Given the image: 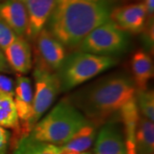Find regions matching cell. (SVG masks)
Listing matches in <instances>:
<instances>
[{
	"label": "cell",
	"instance_id": "11",
	"mask_svg": "<svg viewBox=\"0 0 154 154\" xmlns=\"http://www.w3.org/2000/svg\"><path fill=\"white\" fill-rule=\"evenodd\" d=\"M0 18L17 37H26L28 28V16L25 4L17 0L0 1Z\"/></svg>",
	"mask_w": 154,
	"mask_h": 154
},
{
	"label": "cell",
	"instance_id": "2",
	"mask_svg": "<svg viewBox=\"0 0 154 154\" xmlns=\"http://www.w3.org/2000/svg\"><path fill=\"white\" fill-rule=\"evenodd\" d=\"M135 93L133 79L124 74H115L99 79L68 98L88 120L96 125L119 111L134 98Z\"/></svg>",
	"mask_w": 154,
	"mask_h": 154
},
{
	"label": "cell",
	"instance_id": "20",
	"mask_svg": "<svg viewBox=\"0 0 154 154\" xmlns=\"http://www.w3.org/2000/svg\"><path fill=\"white\" fill-rule=\"evenodd\" d=\"M140 114L150 121H154V94L152 90H136L134 95Z\"/></svg>",
	"mask_w": 154,
	"mask_h": 154
},
{
	"label": "cell",
	"instance_id": "3",
	"mask_svg": "<svg viewBox=\"0 0 154 154\" xmlns=\"http://www.w3.org/2000/svg\"><path fill=\"white\" fill-rule=\"evenodd\" d=\"M88 122L69 98H64L34 125L29 135L39 141L61 146Z\"/></svg>",
	"mask_w": 154,
	"mask_h": 154
},
{
	"label": "cell",
	"instance_id": "8",
	"mask_svg": "<svg viewBox=\"0 0 154 154\" xmlns=\"http://www.w3.org/2000/svg\"><path fill=\"white\" fill-rule=\"evenodd\" d=\"M14 96L20 122L21 138L25 137L32 131L31 121L33 113V90L29 78L22 75H17Z\"/></svg>",
	"mask_w": 154,
	"mask_h": 154
},
{
	"label": "cell",
	"instance_id": "26",
	"mask_svg": "<svg viewBox=\"0 0 154 154\" xmlns=\"http://www.w3.org/2000/svg\"><path fill=\"white\" fill-rule=\"evenodd\" d=\"M144 5L146 7L147 17H153L154 0H145Z\"/></svg>",
	"mask_w": 154,
	"mask_h": 154
},
{
	"label": "cell",
	"instance_id": "28",
	"mask_svg": "<svg viewBox=\"0 0 154 154\" xmlns=\"http://www.w3.org/2000/svg\"><path fill=\"white\" fill-rule=\"evenodd\" d=\"M17 1H20V2H22L23 4H25V0H17Z\"/></svg>",
	"mask_w": 154,
	"mask_h": 154
},
{
	"label": "cell",
	"instance_id": "13",
	"mask_svg": "<svg viewBox=\"0 0 154 154\" xmlns=\"http://www.w3.org/2000/svg\"><path fill=\"white\" fill-rule=\"evenodd\" d=\"M94 151L95 154H127L125 140L115 123L108 122L101 128Z\"/></svg>",
	"mask_w": 154,
	"mask_h": 154
},
{
	"label": "cell",
	"instance_id": "18",
	"mask_svg": "<svg viewBox=\"0 0 154 154\" xmlns=\"http://www.w3.org/2000/svg\"><path fill=\"white\" fill-rule=\"evenodd\" d=\"M59 146L37 140L29 134L21 138L12 152V154H58Z\"/></svg>",
	"mask_w": 154,
	"mask_h": 154
},
{
	"label": "cell",
	"instance_id": "24",
	"mask_svg": "<svg viewBox=\"0 0 154 154\" xmlns=\"http://www.w3.org/2000/svg\"><path fill=\"white\" fill-rule=\"evenodd\" d=\"M0 90L14 96L15 83L13 82V80L5 75L0 74Z\"/></svg>",
	"mask_w": 154,
	"mask_h": 154
},
{
	"label": "cell",
	"instance_id": "15",
	"mask_svg": "<svg viewBox=\"0 0 154 154\" xmlns=\"http://www.w3.org/2000/svg\"><path fill=\"white\" fill-rule=\"evenodd\" d=\"M122 120L125 128V144L127 154H136L135 152V134L137 130L140 112L135 99L133 98L123 105L119 110Z\"/></svg>",
	"mask_w": 154,
	"mask_h": 154
},
{
	"label": "cell",
	"instance_id": "9",
	"mask_svg": "<svg viewBox=\"0 0 154 154\" xmlns=\"http://www.w3.org/2000/svg\"><path fill=\"white\" fill-rule=\"evenodd\" d=\"M147 19L144 3L127 5L111 11L110 20L121 30L126 33H140L142 32Z\"/></svg>",
	"mask_w": 154,
	"mask_h": 154
},
{
	"label": "cell",
	"instance_id": "1",
	"mask_svg": "<svg viewBox=\"0 0 154 154\" xmlns=\"http://www.w3.org/2000/svg\"><path fill=\"white\" fill-rule=\"evenodd\" d=\"M112 10V0H57L45 28L65 47L74 49L110 20Z\"/></svg>",
	"mask_w": 154,
	"mask_h": 154
},
{
	"label": "cell",
	"instance_id": "25",
	"mask_svg": "<svg viewBox=\"0 0 154 154\" xmlns=\"http://www.w3.org/2000/svg\"><path fill=\"white\" fill-rule=\"evenodd\" d=\"M0 72L7 73V74H10V73L12 72V69H11V67H10V65L8 64V63L6 61L4 51L1 48H0Z\"/></svg>",
	"mask_w": 154,
	"mask_h": 154
},
{
	"label": "cell",
	"instance_id": "6",
	"mask_svg": "<svg viewBox=\"0 0 154 154\" xmlns=\"http://www.w3.org/2000/svg\"><path fill=\"white\" fill-rule=\"evenodd\" d=\"M33 75L34 79V94L33 113L31 121L32 129L61 93L60 82L56 72L50 71L45 68L34 65Z\"/></svg>",
	"mask_w": 154,
	"mask_h": 154
},
{
	"label": "cell",
	"instance_id": "29",
	"mask_svg": "<svg viewBox=\"0 0 154 154\" xmlns=\"http://www.w3.org/2000/svg\"><path fill=\"white\" fill-rule=\"evenodd\" d=\"M0 1H2V0H0Z\"/></svg>",
	"mask_w": 154,
	"mask_h": 154
},
{
	"label": "cell",
	"instance_id": "4",
	"mask_svg": "<svg viewBox=\"0 0 154 154\" xmlns=\"http://www.w3.org/2000/svg\"><path fill=\"white\" fill-rule=\"evenodd\" d=\"M117 64L114 57L99 56L75 51L66 56L56 72L60 82L61 92H68L100 75Z\"/></svg>",
	"mask_w": 154,
	"mask_h": 154
},
{
	"label": "cell",
	"instance_id": "27",
	"mask_svg": "<svg viewBox=\"0 0 154 154\" xmlns=\"http://www.w3.org/2000/svg\"><path fill=\"white\" fill-rule=\"evenodd\" d=\"M58 154H90L88 152H75L70 149L64 148L59 146V151H58Z\"/></svg>",
	"mask_w": 154,
	"mask_h": 154
},
{
	"label": "cell",
	"instance_id": "7",
	"mask_svg": "<svg viewBox=\"0 0 154 154\" xmlns=\"http://www.w3.org/2000/svg\"><path fill=\"white\" fill-rule=\"evenodd\" d=\"M34 65L57 72L66 57V47L43 28L34 39Z\"/></svg>",
	"mask_w": 154,
	"mask_h": 154
},
{
	"label": "cell",
	"instance_id": "22",
	"mask_svg": "<svg viewBox=\"0 0 154 154\" xmlns=\"http://www.w3.org/2000/svg\"><path fill=\"white\" fill-rule=\"evenodd\" d=\"M153 17H147L146 25L142 30V39L146 49L148 51L153 50Z\"/></svg>",
	"mask_w": 154,
	"mask_h": 154
},
{
	"label": "cell",
	"instance_id": "21",
	"mask_svg": "<svg viewBox=\"0 0 154 154\" xmlns=\"http://www.w3.org/2000/svg\"><path fill=\"white\" fill-rule=\"evenodd\" d=\"M17 38L16 33L0 18V48L4 51Z\"/></svg>",
	"mask_w": 154,
	"mask_h": 154
},
{
	"label": "cell",
	"instance_id": "14",
	"mask_svg": "<svg viewBox=\"0 0 154 154\" xmlns=\"http://www.w3.org/2000/svg\"><path fill=\"white\" fill-rule=\"evenodd\" d=\"M131 69L136 90L147 89L149 81L153 76V63L148 53L143 50L137 51L132 57Z\"/></svg>",
	"mask_w": 154,
	"mask_h": 154
},
{
	"label": "cell",
	"instance_id": "17",
	"mask_svg": "<svg viewBox=\"0 0 154 154\" xmlns=\"http://www.w3.org/2000/svg\"><path fill=\"white\" fill-rule=\"evenodd\" d=\"M135 152L136 154H153L154 152L153 122L140 116L135 134Z\"/></svg>",
	"mask_w": 154,
	"mask_h": 154
},
{
	"label": "cell",
	"instance_id": "12",
	"mask_svg": "<svg viewBox=\"0 0 154 154\" xmlns=\"http://www.w3.org/2000/svg\"><path fill=\"white\" fill-rule=\"evenodd\" d=\"M12 71L26 75L33 67L32 48L25 38L17 37L3 51Z\"/></svg>",
	"mask_w": 154,
	"mask_h": 154
},
{
	"label": "cell",
	"instance_id": "5",
	"mask_svg": "<svg viewBox=\"0 0 154 154\" xmlns=\"http://www.w3.org/2000/svg\"><path fill=\"white\" fill-rule=\"evenodd\" d=\"M128 43V33L108 20L88 33L75 49L94 55L113 57L123 53Z\"/></svg>",
	"mask_w": 154,
	"mask_h": 154
},
{
	"label": "cell",
	"instance_id": "16",
	"mask_svg": "<svg viewBox=\"0 0 154 154\" xmlns=\"http://www.w3.org/2000/svg\"><path fill=\"white\" fill-rule=\"evenodd\" d=\"M14 96L0 90V126L15 131L14 146L21 139L20 122L14 101Z\"/></svg>",
	"mask_w": 154,
	"mask_h": 154
},
{
	"label": "cell",
	"instance_id": "19",
	"mask_svg": "<svg viewBox=\"0 0 154 154\" xmlns=\"http://www.w3.org/2000/svg\"><path fill=\"white\" fill-rule=\"evenodd\" d=\"M96 135V125L89 121L62 147L70 149L75 152H85L94 142Z\"/></svg>",
	"mask_w": 154,
	"mask_h": 154
},
{
	"label": "cell",
	"instance_id": "10",
	"mask_svg": "<svg viewBox=\"0 0 154 154\" xmlns=\"http://www.w3.org/2000/svg\"><path fill=\"white\" fill-rule=\"evenodd\" d=\"M57 0H25L28 11V28L26 37L33 42L45 28Z\"/></svg>",
	"mask_w": 154,
	"mask_h": 154
},
{
	"label": "cell",
	"instance_id": "23",
	"mask_svg": "<svg viewBox=\"0 0 154 154\" xmlns=\"http://www.w3.org/2000/svg\"><path fill=\"white\" fill-rule=\"evenodd\" d=\"M11 145V133L0 126V154H8Z\"/></svg>",
	"mask_w": 154,
	"mask_h": 154
}]
</instances>
